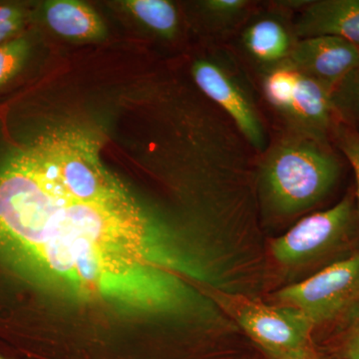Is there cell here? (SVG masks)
<instances>
[{"mask_svg": "<svg viewBox=\"0 0 359 359\" xmlns=\"http://www.w3.org/2000/svg\"><path fill=\"white\" fill-rule=\"evenodd\" d=\"M102 162L50 131L0 165V261L85 299L172 313L209 266Z\"/></svg>", "mask_w": 359, "mask_h": 359, "instance_id": "6da1fadb", "label": "cell"}, {"mask_svg": "<svg viewBox=\"0 0 359 359\" xmlns=\"http://www.w3.org/2000/svg\"><path fill=\"white\" fill-rule=\"evenodd\" d=\"M339 160L325 139L306 132L278 142L261 165L259 187L263 203L276 216L311 209L334 189Z\"/></svg>", "mask_w": 359, "mask_h": 359, "instance_id": "7a4b0ae2", "label": "cell"}, {"mask_svg": "<svg viewBox=\"0 0 359 359\" xmlns=\"http://www.w3.org/2000/svg\"><path fill=\"white\" fill-rule=\"evenodd\" d=\"M359 223L358 203L348 195L334 207L301 219L290 231L271 243L278 264L301 266L330 256L353 241Z\"/></svg>", "mask_w": 359, "mask_h": 359, "instance_id": "3957f363", "label": "cell"}, {"mask_svg": "<svg viewBox=\"0 0 359 359\" xmlns=\"http://www.w3.org/2000/svg\"><path fill=\"white\" fill-rule=\"evenodd\" d=\"M212 299L268 356L311 346L314 325L290 306H268L236 292L214 290Z\"/></svg>", "mask_w": 359, "mask_h": 359, "instance_id": "277c9868", "label": "cell"}, {"mask_svg": "<svg viewBox=\"0 0 359 359\" xmlns=\"http://www.w3.org/2000/svg\"><path fill=\"white\" fill-rule=\"evenodd\" d=\"M276 297L283 306L301 311L314 327L337 320L359 299V250L283 287Z\"/></svg>", "mask_w": 359, "mask_h": 359, "instance_id": "5b68a950", "label": "cell"}, {"mask_svg": "<svg viewBox=\"0 0 359 359\" xmlns=\"http://www.w3.org/2000/svg\"><path fill=\"white\" fill-rule=\"evenodd\" d=\"M195 83L208 98L230 116L236 128L252 148L264 151L266 135L254 105L240 85L221 66L197 60L192 66Z\"/></svg>", "mask_w": 359, "mask_h": 359, "instance_id": "8992f818", "label": "cell"}, {"mask_svg": "<svg viewBox=\"0 0 359 359\" xmlns=\"http://www.w3.org/2000/svg\"><path fill=\"white\" fill-rule=\"evenodd\" d=\"M289 65L330 90L359 68V47L339 37H309L292 49Z\"/></svg>", "mask_w": 359, "mask_h": 359, "instance_id": "52a82bcc", "label": "cell"}, {"mask_svg": "<svg viewBox=\"0 0 359 359\" xmlns=\"http://www.w3.org/2000/svg\"><path fill=\"white\" fill-rule=\"evenodd\" d=\"M302 39L339 37L359 47V0L311 2L295 26Z\"/></svg>", "mask_w": 359, "mask_h": 359, "instance_id": "ba28073f", "label": "cell"}, {"mask_svg": "<svg viewBox=\"0 0 359 359\" xmlns=\"http://www.w3.org/2000/svg\"><path fill=\"white\" fill-rule=\"evenodd\" d=\"M334 109L330 90L297 70L292 98L285 114L294 118L308 133L325 139V132L332 126Z\"/></svg>", "mask_w": 359, "mask_h": 359, "instance_id": "9c48e42d", "label": "cell"}, {"mask_svg": "<svg viewBox=\"0 0 359 359\" xmlns=\"http://www.w3.org/2000/svg\"><path fill=\"white\" fill-rule=\"evenodd\" d=\"M44 20L65 39L94 41L106 36V26L92 7L76 0H52L43 6Z\"/></svg>", "mask_w": 359, "mask_h": 359, "instance_id": "30bf717a", "label": "cell"}, {"mask_svg": "<svg viewBox=\"0 0 359 359\" xmlns=\"http://www.w3.org/2000/svg\"><path fill=\"white\" fill-rule=\"evenodd\" d=\"M244 41L250 53L264 62L280 60L292 51L287 30L273 20H259L250 25L245 32Z\"/></svg>", "mask_w": 359, "mask_h": 359, "instance_id": "8fae6325", "label": "cell"}, {"mask_svg": "<svg viewBox=\"0 0 359 359\" xmlns=\"http://www.w3.org/2000/svg\"><path fill=\"white\" fill-rule=\"evenodd\" d=\"M122 6L146 27L172 39L179 26L178 13L173 4L166 0H127Z\"/></svg>", "mask_w": 359, "mask_h": 359, "instance_id": "7c38bea8", "label": "cell"}, {"mask_svg": "<svg viewBox=\"0 0 359 359\" xmlns=\"http://www.w3.org/2000/svg\"><path fill=\"white\" fill-rule=\"evenodd\" d=\"M297 69L290 65L271 71L264 82V95L280 112H287L292 95Z\"/></svg>", "mask_w": 359, "mask_h": 359, "instance_id": "4fadbf2b", "label": "cell"}, {"mask_svg": "<svg viewBox=\"0 0 359 359\" xmlns=\"http://www.w3.org/2000/svg\"><path fill=\"white\" fill-rule=\"evenodd\" d=\"M32 45L25 37L0 45V86L11 81L25 65Z\"/></svg>", "mask_w": 359, "mask_h": 359, "instance_id": "5bb4252c", "label": "cell"}, {"mask_svg": "<svg viewBox=\"0 0 359 359\" xmlns=\"http://www.w3.org/2000/svg\"><path fill=\"white\" fill-rule=\"evenodd\" d=\"M337 320L342 323L337 359H359V299Z\"/></svg>", "mask_w": 359, "mask_h": 359, "instance_id": "9a60e30c", "label": "cell"}, {"mask_svg": "<svg viewBox=\"0 0 359 359\" xmlns=\"http://www.w3.org/2000/svg\"><path fill=\"white\" fill-rule=\"evenodd\" d=\"M339 147L353 167L356 181V199L359 209V132L349 127L340 126L337 129Z\"/></svg>", "mask_w": 359, "mask_h": 359, "instance_id": "2e32d148", "label": "cell"}, {"mask_svg": "<svg viewBox=\"0 0 359 359\" xmlns=\"http://www.w3.org/2000/svg\"><path fill=\"white\" fill-rule=\"evenodd\" d=\"M25 11L15 4H0V45L11 41L25 25Z\"/></svg>", "mask_w": 359, "mask_h": 359, "instance_id": "e0dca14e", "label": "cell"}, {"mask_svg": "<svg viewBox=\"0 0 359 359\" xmlns=\"http://www.w3.org/2000/svg\"><path fill=\"white\" fill-rule=\"evenodd\" d=\"M248 2L245 0H209L205 2V8L219 18H231L240 13Z\"/></svg>", "mask_w": 359, "mask_h": 359, "instance_id": "ac0fdd59", "label": "cell"}, {"mask_svg": "<svg viewBox=\"0 0 359 359\" xmlns=\"http://www.w3.org/2000/svg\"><path fill=\"white\" fill-rule=\"evenodd\" d=\"M344 82H347L349 102L359 117V68L353 71Z\"/></svg>", "mask_w": 359, "mask_h": 359, "instance_id": "d6986e66", "label": "cell"}, {"mask_svg": "<svg viewBox=\"0 0 359 359\" xmlns=\"http://www.w3.org/2000/svg\"><path fill=\"white\" fill-rule=\"evenodd\" d=\"M268 358L269 359H328L316 353L313 346L289 353L280 354V355L268 356Z\"/></svg>", "mask_w": 359, "mask_h": 359, "instance_id": "ffe728a7", "label": "cell"}, {"mask_svg": "<svg viewBox=\"0 0 359 359\" xmlns=\"http://www.w3.org/2000/svg\"><path fill=\"white\" fill-rule=\"evenodd\" d=\"M0 359H4V358H0Z\"/></svg>", "mask_w": 359, "mask_h": 359, "instance_id": "44dd1931", "label": "cell"}]
</instances>
